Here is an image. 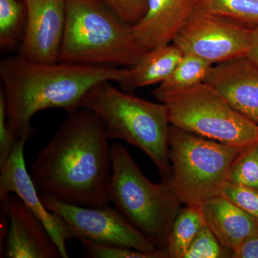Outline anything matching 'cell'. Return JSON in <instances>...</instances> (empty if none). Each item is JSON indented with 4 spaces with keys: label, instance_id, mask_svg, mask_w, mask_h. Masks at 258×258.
<instances>
[{
    "label": "cell",
    "instance_id": "28",
    "mask_svg": "<svg viewBox=\"0 0 258 258\" xmlns=\"http://www.w3.org/2000/svg\"><path fill=\"white\" fill-rule=\"evenodd\" d=\"M247 57L258 67V28H251L250 44Z\"/></svg>",
    "mask_w": 258,
    "mask_h": 258
},
{
    "label": "cell",
    "instance_id": "23",
    "mask_svg": "<svg viewBox=\"0 0 258 258\" xmlns=\"http://www.w3.org/2000/svg\"><path fill=\"white\" fill-rule=\"evenodd\" d=\"M83 252L89 258H167L164 253H147L135 249L113 244L96 243L81 240Z\"/></svg>",
    "mask_w": 258,
    "mask_h": 258
},
{
    "label": "cell",
    "instance_id": "27",
    "mask_svg": "<svg viewBox=\"0 0 258 258\" xmlns=\"http://www.w3.org/2000/svg\"><path fill=\"white\" fill-rule=\"evenodd\" d=\"M233 258H258V228L232 252Z\"/></svg>",
    "mask_w": 258,
    "mask_h": 258
},
{
    "label": "cell",
    "instance_id": "18",
    "mask_svg": "<svg viewBox=\"0 0 258 258\" xmlns=\"http://www.w3.org/2000/svg\"><path fill=\"white\" fill-rule=\"evenodd\" d=\"M200 206L186 205L173 222L165 252L167 257L184 258L186 250L198 232L205 225Z\"/></svg>",
    "mask_w": 258,
    "mask_h": 258
},
{
    "label": "cell",
    "instance_id": "21",
    "mask_svg": "<svg viewBox=\"0 0 258 258\" xmlns=\"http://www.w3.org/2000/svg\"><path fill=\"white\" fill-rule=\"evenodd\" d=\"M227 182L258 189V142L239 153L230 166Z\"/></svg>",
    "mask_w": 258,
    "mask_h": 258
},
{
    "label": "cell",
    "instance_id": "10",
    "mask_svg": "<svg viewBox=\"0 0 258 258\" xmlns=\"http://www.w3.org/2000/svg\"><path fill=\"white\" fill-rule=\"evenodd\" d=\"M23 1L26 22L19 55L42 63L58 62L66 25V0Z\"/></svg>",
    "mask_w": 258,
    "mask_h": 258
},
{
    "label": "cell",
    "instance_id": "8",
    "mask_svg": "<svg viewBox=\"0 0 258 258\" xmlns=\"http://www.w3.org/2000/svg\"><path fill=\"white\" fill-rule=\"evenodd\" d=\"M251 28L199 5L172 43L183 53L191 54L212 64L247 57Z\"/></svg>",
    "mask_w": 258,
    "mask_h": 258
},
{
    "label": "cell",
    "instance_id": "12",
    "mask_svg": "<svg viewBox=\"0 0 258 258\" xmlns=\"http://www.w3.org/2000/svg\"><path fill=\"white\" fill-rule=\"evenodd\" d=\"M8 213L10 225L5 242V257H61L46 227L16 195L10 194Z\"/></svg>",
    "mask_w": 258,
    "mask_h": 258
},
{
    "label": "cell",
    "instance_id": "20",
    "mask_svg": "<svg viewBox=\"0 0 258 258\" xmlns=\"http://www.w3.org/2000/svg\"><path fill=\"white\" fill-rule=\"evenodd\" d=\"M200 5L247 28H258V0H200Z\"/></svg>",
    "mask_w": 258,
    "mask_h": 258
},
{
    "label": "cell",
    "instance_id": "6",
    "mask_svg": "<svg viewBox=\"0 0 258 258\" xmlns=\"http://www.w3.org/2000/svg\"><path fill=\"white\" fill-rule=\"evenodd\" d=\"M242 149L171 125L169 155L171 176L168 181L181 203L200 206L221 196L230 166Z\"/></svg>",
    "mask_w": 258,
    "mask_h": 258
},
{
    "label": "cell",
    "instance_id": "25",
    "mask_svg": "<svg viewBox=\"0 0 258 258\" xmlns=\"http://www.w3.org/2000/svg\"><path fill=\"white\" fill-rule=\"evenodd\" d=\"M16 139L7 123L6 99L3 88L0 91V170L4 167L13 152Z\"/></svg>",
    "mask_w": 258,
    "mask_h": 258
},
{
    "label": "cell",
    "instance_id": "19",
    "mask_svg": "<svg viewBox=\"0 0 258 258\" xmlns=\"http://www.w3.org/2000/svg\"><path fill=\"white\" fill-rule=\"evenodd\" d=\"M26 22L23 0H0V48L11 51L20 47Z\"/></svg>",
    "mask_w": 258,
    "mask_h": 258
},
{
    "label": "cell",
    "instance_id": "17",
    "mask_svg": "<svg viewBox=\"0 0 258 258\" xmlns=\"http://www.w3.org/2000/svg\"><path fill=\"white\" fill-rule=\"evenodd\" d=\"M214 64L191 54L182 57L170 76L152 92L159 101L171 95L183 92L206 81Z\"/></svg>",
    "mask_w": 258,
    "mask_h": 258
},
{
    "label": "cell",
    "instance_id": "2",
    "mask_svg": "<svg viewBox=\"0 0 258 258\" xmlns=\"http://www.w3.org/2000/svg\"><path fill=\"white\" fill-rule=\"evenodd\" d=\"M0 78L6 99L7 123L16 141L33 134L32 119L39 112L79 108L86 93L103 81L128 90L130 69L110 66L42 63L19 54L0 61Z\"/></svg>",
    "mask_w": 258,
    "mask_h": 258
},
{
    "label": "cell",
    "instance_id": "26",
    "mask_svg": "<svg viewBox=\"0 0 258 258\" xmlns=\"http://www.w3.org/2000/svg\"><path fill=\"white\" fill-rule=\"evenodd\" d=\"M130 25L137 23L145 13L147 0H103Z\"/></svg>",
    "mask_w": 258,
    "mask_h": 258
},
{
    "label": "cell",
    "instance_id": "22",
    "mask_svg": "<svg viewBox=\"0 0 258 258\" xmlns=\"http://www.w3.org/2000/svg\"><path fill=\"white\" fill-rule=\"evenodd\" d=\"M229 257H232V253L220 244L206 224L194 239L184 256V258Z\"/></svg>",
    "mask_w": 258,
    "mask_h": 258
},
{
    "label": "cell",
    "instance_id": "13",
    "mask_svg": "<svg viewBox=\"0 0 258 258\" xmlns=\"http://www.w3.org/2000/svg\"><path fill=\"white\" fill-rule=\"evenodd\" d=\"M205 83L258 124V67L247 57L214 64Z\"/></svg>",
    "mask_w": 258,
    "mask_h": 258
},
{
    "label": "cell",
    "instance_id": "24",
    "mask_svg": "<svg viewBox=\"0 0 258 258\" xmlns=\"http://www.w3.org/2000/svg\"><path fill=\"white\" fill-rule=\"evenodd\" d=\"M221 195L258 220V189L227 182Z\"/></svg>",
    "mask_w": 258,
    "mask_h": 258
},
{
    "label": "cell",
    "instance_id": "14",
    "mask_svg": "<svg viewBox=\"0 0 258 258\" xmlns=\"http://www.w3.org/2000/svg\"><path fill=\"white\" fill-rule=\"evenodd\" d=\"M200 0H147L142 18L132 25L136 40L147 50L172 42Z\"/></svg>",
    "mask_w": 258,
    "mask_h": 258
},
{
    "label": "cell",
    "instance_id": "5",
    "mask_svg": "<svg viewBox=\"0 0 258 258\" xmlns=\"http://www.w3.org/2000/svg\"><path fill=\"white\" fill-rule=\"evenodd\" d=\"M111 157L110 202L151 243L165 252L182 203L169 181L154 184L148 179L120 143L112 144Z\"/></svg>",
    "mask_w": 258,
    "mask_h": 258
},
{
    "label": "cell",
    "instance_id": "4",
    "mask_svg": "<svg viewBox=\"0 0 258 258\" xmlns=\"http://www.w3.org/2000/svg\"><path fill=\"white\" fill-rule=\"evenodd\" d=\"M111 83L103 81L93 86L79 108L91 110L101 118L109 139L124 141L145 153L157 166L161 180L169 181L171 124L167 106L120 91Z\"/></svg>",
    "mask_w": 258,
    "mask_h": 258
},
{
    "label": "cell",
    "instance_id": "11",
    "mask_svg": "<svg viewBox=\"0 0 258 258\" xmlns=\"http://www.w3.org/2000/svg\"><path fill=\"white\" fill-rule=\"evenodd\" d=\"M26 139L16 142L4 167L0 170V194H14L46 227L60 250L61 257H69L66 243L74 238L63 220L44 205L25 164Z\"/></svg>",
    "mask_w": 258,
    "mask_h": 258
},
{
    "label": "cell",
    "instance_id": "7",
    "mask_svg": "<svg viewBox=\"0 0 258 258\" xmlns=\"http://www.w3.org/2000/svg\"><path fill=\"white\" fill-rule=\"evenodd\" d=\"M170 124L185 132L244 148L258 142V124L231 106L216 91L202 83L164 98Z\"/></svg>",
    "mask_w": 258,
    "mask_h": 258
},
{
    "label": "cell",
    "instance_id": "3",
    "mask_svg": "<svg viewBox=\"0 0 258 258\" xmlns=\"http://www.w3.org/2000/svg\"><path fill=\"white\" fill-rule=\"evenodd\" d=\"M147 51L103 0H66L58 62L132 69Z\"/></svg>",
    "mask_w": 258,
    "mask_h": 258
},
{
    "label": "cell",
    "instance_id": "15",
    "mask_svg": "<svg viewBox=\"0 0 258 258\" xmlns=\"http://www.w3.org/2000/svg\"><path fill=\"white\" fill-rule=\"evenodd\" d=\"M205 223L231 253L258 228V220L223 196L200 205Z\"/></svg>",
    "mask_w": 258,
    "mask_h": 258
},
{
    "label": "cell",
    "instance_id": "9",
    "mask_svg": "<svg viewBox=\"0 0 258 258\" xmlns=\"http://www.w3.org/2000/svg\"><path fill=\"white\" fill-rule=\"evenodd\" d=\"M41 198L46 208L63 220L76 240L122 246L147 253L166 254L151 243L115 207L88 208Z\"/></svg>",
    "mask_w": 258,
    "mask_h": 258
},
{
    "label": "cell",
    "instance_id": "1",
    "mask_svg": "<svg viewBox=\"0 0 258 258\" xmlns=\"http://www.w3.org/2000/svg\"><path fill=\"white\" fill-rule=\"evenodd\" d=\"M108 140L106 127L94 112L86 108L69 112L29 169L40 197L88 208L108 206L112 171Z\"/></svg>",
    "mask_w": 258,
    "mask_h": 258
},
{
    "label": "cell",
    "instance_id": "16",
    "mask_svg": "<svg viewBox=\"0 0 258 258\" xmlns=\"http://www.w3.org/2000/svg\"><path fill=\"white\" fill-rule=\"evenodd\" d=\"M183 54L173 43L148 50L130 69L128 90L160 84L170 76Z\"/></svg>",
    "mask_w": 258,
    "mask_h": 258
}]
</instances>
